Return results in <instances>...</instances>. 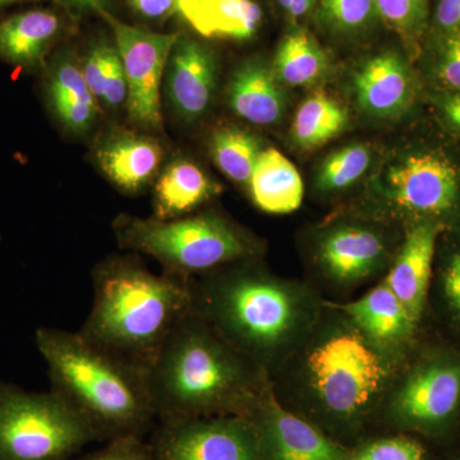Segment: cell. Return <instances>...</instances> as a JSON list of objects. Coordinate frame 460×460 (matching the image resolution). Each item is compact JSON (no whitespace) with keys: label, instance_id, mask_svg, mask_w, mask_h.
<instances>
[{"label":"cell","instance_id":"cell-4","mask_svg":"<svg viewBox=\"0 0 460 460\" xmlns=\"http://www.w3.org/2000/svg\"><path fill=\"white\" fill-rule=\"evenodd\" d=\"M36 347L50 390L89 426L96 441L145 438L157 423L147 370L86 341L78 332L39 328Z\"/></svg>","mask_w":460,"mask_h":460},{"label":"cell","instance_id":"cell-27","mask_svg":"<svg viewBox=\"0 0 460 460\" xmlns=\"http://www.w3.org/2000/svg\"><path fill=\"white\" fill-rule=\"evenodd\" d=\"M347 109L323 93H314L299 105L292 123V140L302 150H316L344 132Z\"/></svg>","mask_w":460,"mask_h":460},{"label":"cell","instance_id":"cell-19","mask_svg":"<svg viewBox=\"0 0 460 460\" xmlns=\"http://www.w3.org/2000/svg\"><path fill=\"white\" fill-rule=\"evenodd\" d=\"M96 162L118 189L137 193L150 183L162 163L159 141L148 136L118 132L102 140Z\"/></svg>","mask_w":460,"mask_h":460},{"label":"cell","instance_id":"cell-34","mask_svg":"<svg viewBox=\"0 0 460 460\" xmlns=\"http://www.w3.org/2000/svg\"><path fill=\"white\" fill-rule=\"evenodd\" d=\"M321 20L332 31L358 35L378 18L376 0H321Z\"/></svg>","mask_w":460,"mask_h":460},{"label":"cell","instance_id":"cell-11","mask_svg":"<svg viewBox=\"0 0 460 460\" xmlns=\"http://www.w3.org/2000/svg\"><path fill=\"white\" fill-rule=\"evenodd\" d=\"M150 435L153 460H261L255 426L244 416L159 420Z\"/></svg>","mask_w":460,"mask_h":460},{"label":"cell","instance_id":"cell-16","mask_svg":"<svg viewBox=\"0 0 460 460\" xmlns=\"http://www.w3.org/2000/svg\"><path fill=\"white\" fill-rule=\"evenodd\" d=\"M353 86L359 108L376 118L408 113L419 91L411 66L396 51H384L366 60L354 75Z\"/></svg>","mask_w":460,"mask_h":460},{"label":"cell","instance_id":"cell-7","mask_svg":"<svg viewBox=\"0 0 460 460\" xmlns=\"http://www.w3.org/2000/svg\"><path fill=\"white\" fill-rule=\"evenodd\" d=\"M113 229L124 250L153 257L163 272L186 281L262 255L253 235L214 210L172 220L119 215Z\"/></svg>","mask_w":460,"mask_h":460},{"label":"cell","instance_id":"cell-41","mask_svg":"<svg viewBox=\"0 0 460 460\" xmlns=\"http://www.w3.org/2000/svg\"><path fill=\"white\" fill-rule=\"evenodd\" d=\"M198 0H175V4H177V12L178 13H181V12L186 11L187 8L190 7V5L195 4Z\"/></svg>","mask_w":460,"mask_h":460},{"label":"cell","instance_id":"cell-44","mask_svg":"<svg viewBox=\"0 0 460 460\" xmlns=\"http://www.w3.org/2000/svg\"><path fill=\"white\" fill-rule=\"evenodd\" d=\"M460 443V428H459V434H458V440H456V444Z\"/></svg>","mask_w":460,"mask_h":460},{"label":"cell","instance_id":"cell-36","mask_svg":"<svg viewBox=\"0 0 460 460\" xmlns=\"http://www.w3.org/2000/svg\"><path fill=\"white\" fill-rule=\"evenodd\" d=\"M429 102L434 107L438 122L447 131L460 138V93L458 91L431 90Z\"/></svg>","mask_w":460,"mask_h":460},{"label":"cell","instance_id":"cell-33","mask_svg":"<svg viewBox=\"0 0 460 460\" xmlns=\"http://www.w3.org/2000/svg\"><path fill=\"white\" fill-rule=\"evenodd\" d=\"M431 90L460 93V31L432 32L426 56Z\"/></svg>","mask_w":460,"mask_h":460},{"label":"cell","instance_id":"cell-23","mask_svg":"<svg viewBox=\"0 0 460 460\" xmlns=\"http://www.w3.org/2000/svg\"><path fill=\"white\" fill-rule=\"evenodd\" d=\"M247 187L253 204L266 214H290L304 201L301 174L277 148L262 150Z\"/></svg>","mask_w":460,"mask_h":460},{"label":"cell","instance_id":"cell-12","mask_svg":"<svg viewBox=\"0 0 460 460\" xmlns=\"http://www.w3.org/2000/svg\"><path fill=\"white\" fill-rule=\"evenodd\" d=\"M99 16L113 30L114 44L122 58L129 117L144 128H162L160 86L181 33L153 32L144 27L131 26L115 18L111 12H102Z\"/></svg>","mask_w":460,"mask_h":460},{"label":"cell","instance_id":"cell-38","mask_svg":"<svg viewBox=\"0 0 460 460\" xmlns=\"http://www.w3.org/2000/svg\"><path fill=\"white\" fill-rule=\"evenodd\" d=\"M128 3L136 13L155 22H162L178 13L175 0H128Z\"/></svg>","mask_w":460,"mask_h":460},{"label":"cell","instance_id":"cell-3","mask_svg":"<svg viewBox=\"0 0 460 460\" xmlns=\"http://www.w3.org/2000/svg\"><path fill=\"white\" fill-rule=\"evenodd\" d=\"M147 380L157 422L246 417L270 385L265 371L192 310L166 338Z\"/></svg>","mask_w":460,"mask_h":460},{"label":"cell","instance_id":"cell-15","mask_svg":"<svg viewBox=\"0 0 460 460\" xmlns=\"http://www.w3.org/2000/svg\"><path fill=\"white\" fill-rule=\"evenodd\" d=\"M338 305L375 343L402 359L410 358L422 341V328L411 320L384 279L358 298Z\"/></svg>","mask_w":460,"mask_h":460},{"label":"cell","instance_id":"cell-31","mask_svg":"<svg viewBox=\"0 0 460 460\" xmlns=\"http://www.w3.org/2000/svg\"><path fill=\"white\" fill-rule=\"evenodd\" d=\"M431 445L405 432H378L348 447L347 460H436Z\"/></svg>","mask_w":460,"mask_h":460},{"label":"cell","instance_id":"cell-43","mask_svg":"<svg viewBox=\"0 0 460 460\" xmlns=\"http://www.w3.org/2000/svg\"><path fill=\"white\" fill-rule=\"evenodd\" d=\"M38 2V0H0V8L8 7V5L21 4V3Z\"/></svg>","mask_w":460,"mask_h":460},{"label":"cell","instance_id":"cell-35","mask_svg":"<svg viewBox=\"0 0 460 460\" xmlns=\"http://www.w3.org/2000/svg\"><path fill=\"white\" fill-rule=\"evenodd\" d=\"M78 460H153L150 445L145 438H123L108 441L102 449Z\"/></svg>","mask_w":460,"mask_h":460},{"label":"cell","instance_id":"cell-29","mask_svg":"<svg viewBox=\"0 0 460 460\" xmlns=\"http://www.w3.org/2000/svg\"><path fill=\"white\" fill-rule=\"evenodd\" d=\"M261 153V144L257 137L239 127H222L211 137L215 164L230 181L243 186L250 183Z\"/></svg>","mask_w":460,"mask_h":460},{"label":"cell","instance_id":"cell-9","mask_svg":"<svg viewBox=\"0 0 460 460\" xmlns=\"http://www.w3.org/2000/svg\"><path fill=\"white\" fill-rule=\"evenodd\" d=\"M402 238L398 226L363 215L323 224L308 244V283L323 298L343 302L358 288L385 277Z\"/></svg>","mask_w":460,"mask_h":460},{"label":"cell","instance_id":"cell-21","mask_svg":"<svg viewBox=\"0 0 460 460\" xmlns=\"http://www.w3.org/2000/svg\"><path fill=\"white\" fill-rule=\"evenodd\" d=\"M47 93L51 111L68 131L84 133L95 123L98 100L84 80L81 65L71 54H60L51 63Z\"/></svg>","mask_w":460,"mask_h":460},{"label":"cell","instance_id":"cell-45","mask_svg":"<svg viewBox=\"0 0 460 460\" xmlns=\"http://www.w3.org/2000/svg\"><path fill=\"white\" fill-rule=\"evenodd\" d=\"M0 241H2V235H0Z\"/></svg>","mask_w":460,"mask_h":460},{"label":"cell","instance_id":"cell-24","mask_svg":"<svg viewBox=\"0 0 460 460\" xmlns=\"http://www.w3.org/2000/svg\"><path fill=\"white\" fill-rule=\"evenodd\" d=\"M460 343V230H445L436 247L428 314Z\"/></svg>","mask_w":460,"mask_h":460},{"label":"cell","instance_id":"cell-30","mask_svg":"<svg viewBox=\"0 0 460 460\" xmlns=\"http://www.w3.org/2000/svg\"><path fill=\"white\" fill-rule=\"evenodd\" d=\"M371 147L352 144L330 154L317 171L314 189L323 196L338 195L349 190L365 177L372 164Z\"/></svg>","mask_w":460,"mask_h":460},{"label":"cell","instance_id":"cell-5","mask_svg":"<svg viewBox=\"0 0 460 460\" xmlns=\"http://www.w3.org/2000/svg\"><path fill=\"white\" fill-rule=\"evenodd\" d=\"M91 277L93 305L78 332L148 370L172 329L192 310L189 281L155 274L135 256L108 257Z\"/></svg>","mask_w":460,"mask_h":460},{"label":"cell","instance_id":"cell-20","mask_svg":"<svg viewBox=\"0 0 460 460\" xmlns=\"http://www.w3.org/2000/svg\"><path fill=\"white\" fill-rule=\"evenodd\" d=\"M228 102L242 119L263 127L279 123L286 107L274 69L257 59L243 63L230 78Z\"/></svg>","mask_w":460,"mask_h":460},{"label":"cell","instance_id":"cell-26","mask_svg":"<svg viewBox=\"0 0 460 460\" xmlns=\"http://www.w3.org/2000/svg\"><path fill=\"white\" fill-rule=\"evenodd\" d=\"M272 69L281 84L313 86L328 74L329 58L310 32L295 29L280 41Z\"/></svg>","mask_w":460,"mask_h":460},{"label":"cell","instance_id":"cell-42","mask_svg":"<svg viewBox=\"0 0 460 460\" xmlns=\"http://www.w3.org/2000/svg\"><path fill=\"white\" fill-rule=\"evenodd\" d=\"M436 460H460V450H447Z\"/></svg>","mask_w":460,"mask_h":460},{"label":"cell","instance_id":"cell-40","mask_svg":"<svg viewBox=\"0 0 460 460\" xmlns=\"http://www.w3.org/2000/svg\"><path fill=\"white\" fill-rule=\"evenodd\" d=\"M66 2L81 11H91L100 14L102 12H109L111 0H66Z\"/></svg>","mask_w":460,"mask_h":460},{"label":"cell","instance_id":"cell-6","mask_svg":"<svg viewBox=\"0 0 460 460\" xmlns=\"http://www.w3.org/2000/svg\"><path fill=\"white\" fill-rule=\"evenodd\" d=\"M459 142L443 127L399 148L371 181L361 215L402 230L420 223L460 230Z\"/></svg>","mask_w":460,"mask_h":460},{"label":"cell","instance_id":"cell-10","mask_svg":"<svg viewBox=\"0 0 460 460\" xmlns=\"http://www.w3.org/2000/svg\"><path fill=\"white\" fill-rule=\"evenodd\" d=\"M96 438L56 393L0 381V460H71Z\"/></svg>","mask_w":460,"mask_h":460},{"label":"cell","instance_id":"cell-13","mask_svg":"<svg viewBox=\"0 0 460 460\" xmlns=\"http://www.w3.org/2000/svg\"><path fill=\"white\" fill-rule=\"evenodd\" d=\"M246 417L255 426L261 460H347L348 447L288 411L271 385Z\"/></svg>","mask_w":460,"mask_h":460},{"label":"cell","instance_id":"cell-32","mask_svg":"<svg viewBox=\"0 0 460 460\" xmlns=\"http://www.w3.org/2000/svg\"><path fill=\"white\" fill-rule=\"evenodd\" d=\"M431 0H376L378 18L404 41L411 56L429 26Z\"/></svg>","mask_w":460,"mask_h":460},{"label":"cell","instance_id":"cell-17","mask_svg":"<svg viewBox=\"0 0 460 460\" xmlns=\"http://www.w3.org/2000/svg\"><path fill=\"white\" fill-rule=\"evenodd\" d=\"M166 71L169 102L175 113L187 122L201 118L210 108L217 89V66L213 51L202 42L180 35Z\"/></svg>","mask_w":460,"mask_h":460},{"label":"cell","instance_id":"cell-28","mask_svg":"<svg viewBox=\"0 0 460 460\" xmlns=\"http://www.w3.org/2000/svg\"><path fill=\"white\" fill-rule=\"evenodd\" d=\"M83 74L91 93L98 102L109 108H117L127 102L126 75L117 45L96 44L83 60Z\"/></svg>","mask_w":460,"mask_h":460},{"label":"cell","instance_id":"cell-1","mask_svg":"<svg viewBox=\"0 0 460 460\" xmlns=\"http://www.w3.org/2000/svg\"><path fill=\"white\" fill-rule=\"evenodd\" d=\"M408 359L375 343L338 302L325 299L313 328L269 380L288 411L352 447L376 434L381 408Z\"/></svg>","mask_w":460,"mask_h":460},{"label":"cell","instance_id":"cell-8","mask_svg":"<svg viewBox=\"0 0 460 460\" xmlns=\"http://www.w3.org/2000/svg\"><path fill=\"white\" fill-rule=\"evenodd\" d=\"M459 428L460 345L420 341L384 402L376 434L405 432L447 452Z\"/></svg>","mask_w":460,"mask_h":460},{"label":"cell","instance_id":"cell-2","mask_svg":"<svg viewBox=\"0 0 460 460\" xmlns=\"http://www.w3.org/2000/svg\"><path fill=\"white\" fill-rule=\"evenodd\" d=\"M190 308L269 378L301 343L325 299L308 281L279 277L260 259L189 281Z\"/></svg>","mask_w":460,"mask_h":460},{"label":"cell","instance_id":"cell-39","mask_svg":"<svg viewBox=\"0 0 460 460\" xmlns=\"http://www.w3.org/2000/svg\"><path fill=\"white\" fill-rule=\"evenodd\" d=\"M279 7L290 18H301L310 12L316 0H277Z\"/></svg>","mask_w":460,"mask_h":460},{"label":"cell","instance_id":"cell-18","mask_svg":"<svg viewBox=\"0 0 460 460\" xmlns=\"http://www.w3.org/2000/svg\"><path fill=\"white\" fill-rule=\"evenodd\" d=\"M65 31V21L49 8H31L0 20V60L36 71L45 66Z\"/></svg>","mask_w":460,"mask_h":460},{"label":"cell","instance_id":"cell-14","mask_svg":"<svg viewBox=\"0 0 460 460\" xmlns=\"http://www.w3.org/2000/svg\"><path fill=\"white\" fill-rule=\"evenodd\" d=\"M443 232V226L434 223L416 224L402 230L394 260L383 278L420 328L428 317L436 247Z\"/></svg>","mask_w":460,"mask_h":460},{"label":"cell","instance_id":"cell-37","mask_svg":"<svg viewBox=\"0 0 460 460\" xmlns=\"http://www.w3.org/2000/svg\"><path fill=\"white\" fill-rule=\"evenodd\" d=\"M431 27L435 33L460 31V0H436Z\"/></svg>","mask_w":460,"mask_h":460},{"label":"cell","instance_id":"cell-25","mask_svg":"<svg viewBox=\"0 0 460 460\" xmlns=\"http://www.w3.org/2000/svg\"><path fill=\"white\" fill-rule=\"evenodd\" d=\"M181 16L205 38L248 40L261 26L262 9L255 0H198Z\"/></svg>","mask_w":460,"mask_h":460},{"label":"cell","instance_id":"cell-22","mask_svg":"<svg viewBox=\"0 0 460 460\" xmlns=\"http://www.w3.org/2000/svg\"><path fill=\"white\" fill-rule=\"evenodd\" d=\"M222 187L195 163L178 160L160 175L154 190V217L172 220L189 217L222 193Z\"/></svg>","mask_w":460,"mask_h":460}]
</instances>
